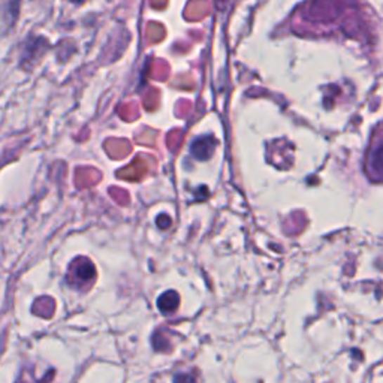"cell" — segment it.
<instances>
[{
    "label": "cell",
    "instance_id": "6da1fadb",
    "mask_svg": "<svg viewBox=\"0 0 383 383\" xmlns=\"http://www.w3.org/2000/svg\"><path fill=\"white\" fill-rule=\"evenodd\" d=\"M96 278V270L93 264L86 258H78L71 265L67 271V282L77 289H87L93 285Z\"/></svg>",
    "mask_w": 383,
    "mask_h": 383
},
{
    "label": "cell",
    "instance_id": "7a4b0ae2",
    "mask_svg": "<svg viewBox=\"0 0 383 383\" xmlns=\"http://www.w3.org/2000/svg\"><path fill=\"white\" fill-rule=\"evenodd\" d=\"M214 147H216V141L212 136H202L200 139H196V141L193 143L192 153L196 159L205 160L213 155Z\"/></svg>",
    "mask_w": 383,
    "mask_h": 383
},
{
    "label": "cell",
    "instance_id": "3957f363",
    "mask_svg": "<svg viewBox=\"0 0 383 383\" xmlns=\"http://www.w3.org/2000/svg\"><path fill=\"white\" fill-rule=\"evenodd\" d=\"M178 307V295L176 292H167L160 297L159 299V309L165 313V315H171L172 311H176Z\"/></svg>",
    "mask_w": 383,
    "mask_h": 383
},
{
    "label": "cell",
    "instance_id": "277c9868",
    "mask_svg": "<svg viewBox=\"0 0 383 383\" xmlns=\"http://www.w3.org/2000/svg\"><path fill=\"white\" fill-rule=\"evenodd\" d=\"M371 159H373L375 171L383 169V145H380L379 148L375 150V153H373V156H371Z\"/></svg>",
    "mask_w": 383,
    "mask_h": 383
},
{
    "label": "cell",
    "instance_id": "5b68a950",
    "mask_svg": "<svg viewBox=\"0 0 383 383\" xmlns=\"http://www.w3.org/2000/svg\"><path fill=\"white\" fill-rule=\"evenodd\" d=\"M226 2H228V0H216V4H217L219 9H222L226 5Z\"/></svg>",
    "mask_w": 383,
    "mask_h": 383
},
{
    "label": "cell",
    "instance_id": "8992f818",
    "mask_svg": "<svg viewBox=\"0 0 383 383\" xmlns=\"http://www.w3.org/2000/svg\"><path fill=\"white\" fill-rule=\"evenodd\" d=\"M71 2H72V4H75V5H81V4H84L86 0H71Z\"/></svg>",
    "mask_w": 383,
    "mask_h": 383
}]
</instances>
